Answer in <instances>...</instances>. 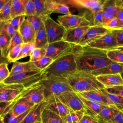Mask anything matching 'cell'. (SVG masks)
I'll use <instances>...</instances> for the list:
<instances>
[{
	"label": "cell",
	"instance_id": "cell-23",
	"mask_svg": "<svg viewBox=\"0 0 123 123\" xmlns=\"http://www.w3.org/2000/svg\"><path fill=\"white\" fill-rule=\"evenodd\" d=\"M35 105L26 98L20 97L16 100L10 111L14 116H17L30 110Z\"/></svg>",
	"mask_w": 123,
	"mask_h": 123
},
{
	"label": "cell",
	"instance_id": "cell-19",
	"mask_svg": "<svg viewBox=\"0 0 123 123\" xmlns=\"http://www.w3.org/2000/svg\"><path fill=\"white\" fill-rule=\"evenodd\" d=\"M48 104V102L47 101L36 104L31 108L21 123H34L41 121L42 113Z\"/></svg>",
	"mask_w": 123,
	"mask_h": 123
},
{
	"label": "cell",
	"instance_id": "cell-4",
	"mask_svg": "<svg viewBox=\"0 0 123 123\" xmlns=\"http://www.w3.org/2000/svg\"><path fill=\"white\" fill-rule=\"evenodd\" d=\"M44 87L45 100L53 96L58 97L66 91H74L69 85L67 79L56 76L45 77L41 81Z\"/></svg>",
	"mask_w": 123,
	"mask_h": 123
},
{
	"label": "cell",
	"instance_id": "cell-5",
	"mask_svg": "<svg viewBox=\"0 0 123 123\" xmlns=\"http://www.w3.org/2000/svg\"><path fill=\"white\" fill-rule=\"evenodd\" d=\"M44 77L42 71L25 72L10 75L3 83L7 84H20L25 88H27L40 82Z\"/></svg>",
	"mask_w": 123,
	"mask_h": 123
},
{
	"label": "cell",
	"instance_id": "cell-56",
	"mask_svg": "<svg viewBox=\"0 0 123 123\" xmlns=\"http://www.w3.org/2000/svg\"><path fill=\"white\" fill-rule=\"evenodd\" d=\"M8 1V0H0V12L3 9V7Z\"/></svg>",
	"mask_w": 123,
	"mask_h": 123
},
{
	"label": "cell",
	"instance_id": "cell-20",
	"mask_svg": "<svg viewBox=\"0 0 123 123\" xmlns=\"http://www.w3.org/2000/svg\"><path fill=\"white\" fill-rule=\"evenodd\" d=\"M119 111L114 105H104L96 118L98 123H113L115 115Z\"/></svg>",
	"mask_w": 123,
	"mask_h": 123
},
{
	"label": "cell",
	"instance_id": "cell-44",
	"mask_svg": "<svg viewBox=\"0 0 123 123\" xmlns=\"http://www.w3.org/2000/svg\"><path fill=\"white\" fill-rule=\"evenodd\" d=\"M18 98L9 102L0 101V116H2L11 110Z\"/></svg>",
	"mask_w": 123,
	"mask_h": 123
},
{
	"label": "cell",
	"instance_id": "cell-38",
	"mask_svg": "<svg viewBox=\"0 0 123 123\" xmlns=\"http://www.w3.org/2000/svg\"><path fill=\"white\" fill-rule=\"evenodd\" d=\"M109 59L113 62L123 64V51L118 49H114L107 51Z\"/></svg>",
	"mask_w": 123,
	"mask_h": 123
},
{
	"label": "cell",
	"instance_id": "cell-40",
	"mask_svg": "<svg viewBox=\"0 0 123 123\" xmlns=\"http://www.w3.org/2000/svg\"><path fill=\"white\" fill-rule=\"evenodd\" d=\"M53 61V60L49 57L44 56L40 59L33 62L34 65L41 71L46 69Z\"/></svg>",
	"mask_w": 123,
	"mask_h": 123
},
{
	"label": "cell",
	"instance_id": "cell-9",
	"mask_svg": "<svg viewBox=\"0 0 123 123\" xmlns=\"http://www.w3.org/2000/svg\"><path fill=\"white\" fill-rule=\"evenodd\" d=\"M25 89L20 84L0 83V101L9 102L16 99Z\"/></svg>",
	"mask_w": 123,
	"mask_h": 123
},
{
	"label": "cell",
	"instance_id": "cell-12",
	"mask_svg": "<svg viewBox=\"0 0 123 123\" xmlns=\"http://www.w3.org/2000/svg\"><path fill=\"white\" fill-rule=\"evenodd\" d=\"M20 97L26 98L35 104L45 101L44 87L41 81L26 88L21 93Z\"/></svg>",
	"mask_w": 123,
	"mask_h": 123
},
{
	"label": "cell",
	"instance_id": "cell-57",
	"mask_svg": "<svg viewBox=\"0 0 123 123\" xmlns=\"http://www.w3.org/2000/svg\"><path fill=\"white\" fill-rule=\"evenodd\" d=\"M0 123H4L3 118L2 116H0Z\"/></svg>",
	"mask_w": 123,
	"mask_h": 123
},
{
	"label": "cell",
	"instance_id": "cell-54",
	"mask_svg": "<svg viewBox=\"0 0 123 123\" xmlns=\"http://www.w3.org/2000/svg\"><path fill=\"white\" fill-rule=\"evenodd\" d=\"M113 123H123V113L119 111L114 116Z\"/></svg>",
	"mask_w": 123,
	"mask_h": 123
},
{
	"label": "cell",
	"instance_id": "cell-24",
	"mask_svg": "<svg viewBox=\"0 0 123 123\" xmlns=\"http://www.w3.org/2000/svg\"><path fill=\"white\" fill-rule=\"evenodd\" d=\"M18 32L21 36L24 43L34 42L36 32L26 18L20 26Z\"/></svg>",
	"mask_w": 123,
	"mask_h": 123
},
{
	"label": "cell",
	"instance_id": "cell-14",
	"mask_svg": "<svg viewBox=\"0 0 123 123\" xmlns=\"http://www.w3.org/2000/svg\"><path fill=\"white\" fill-rule=\"evenodd\" d=\"M110 31L109 29L102 25L90 26L78 45L80 46H86L89 43Z\"/></svg>",
	"mask_w": 123,
	"mask_h": 123
},
{
	"label": "cell",
	"instance_id": "cell-27",
	"mask_svg": "<svg viewBox=\"0 0 123 123\" xmlns=\"http://www.w3.org/2000/svg\"><path fill=\"white\" fill-rule=\"evenodd\" d=\"M27 1L28 0H12L10 13L11 18L20 15H25V8Z\"/></svg>",
	"mask_w": 123,
	"mask_h": 123
},
{
	"label": "cell",
	"instance_id": "cell-52",
	"mask_svg": "<svg viewBox=\"0 0 123 123\" xmlns=\"http://www.w3.org/2000/svg\"><path fill=\"white\" fill-rule=\"evenodd\" d=\"M113 17L111 14L107 12L106 11H103V22L102 26L105 27L111 20Z\"/></svg>",
	"mask_w": 123,
	"mask_h": 123
},
{
	"label": "cell",
	"instance_id": "cell-6",
	"mask_svg": "<svg viewBox=\"0 0 123 123\" xmlns=\"http://www.w3.org/2000/svg\"><path fill=\"white\" fill-rule=\"evenodd\" d=\"M77 46L62 40L49 43L45 48L46 50V56L50 57L54 61L62 56L74 52Z\"/></svg>",
	"mask_w": 123,
	"mask_h": 123
},
{
	"label": "cell",
	"instance_id": "cell-3",
	"mask_svg": "<svg viewBox=\"0 0 123 123\" xmlns=\"http://www.w3.org/2000/svg\"><path fill=\"white\" fill-rule=\"evenodd\" d=\"M66 78L70 86L75 92L99 90L105 88L97 80L96 76L89 72L77 71Z\"/></svg>",
	"mask_w": 123,
	"mask_h": 123
},
{
	"label": "cell",
	"instance_id": "cell-26",
	"mask_svg": "<svg viewBox=\"0 0 123 123\" xmlns=\"http://www.w3.org/2000/svg\"><path fill=\"white\" fill-rule=\"evenodd\" d=\"M79 97L84 105L85 110L86 111L85 113L90 116L96 117V116L100 112L104 105L88 100L85 98H82L80 96Z\"/></svg>",
	"mask_w": 123,
	"mask_h": 123
},
{
	"label": "cell",
	"instance_id": "cell-7",
	"mask_svg": "<svg viewBox=\"0 0 123 123\" xmlns=\"http://www.w3.org/2000/svg\"><path fill=\"white\" fill-rule=\"evenodd\" d=\"M44 24L49 43L62 40L65 29L60 24L49 16L44 20Z\"/></svg>",
	"mask_w": 123,
	"mask_h": 123
},
{
	"label": "cell",
	"instance_id": "cell-59",
	"mask_svg": "<svg viewBox=\"0 0 123 123\" xmlns=\"http://www.w3.org/2000/svg\"><path fill=\"white\" fill-rule=\"evenodd\" d=\"M42 123V122L41 121H40L36 122H35V123Z\"/></svg>",
	"mask_w": 123,
	"mask_h": 123
},
{
	"label": "cell",
	"instance_id": "cell-1",
	"mask_svg": "<svg viewBox=\"0 0 123 123\" xmlns=\"http://www.w3.org/2000/svg\"><path fill=\"white\" fill-rule=\"evenodd\" d=\"M74 54L78 71L91 73L113 62L108 57L107 50L88 46L77 45Z\"/></svg>",
	"mask_w": 123,
	"mask_h": 123
},
{
	"label": "cell",
	"instance_id": "cell-55",
	"mask_svg": "<svg viewBox=\"0 0 123 123\" xmlns=\"http://www.w3.org/2000/svg\"><path fill=\"white\" fill-rule=\"evenodd\" d=\"M8 63V62L7 60V58H4L2 56V53H1V51L0 50V65L2 63Z\"/></svg>",
	"mask_w": 123,
	"mask_h": 123
},
{
	"label": "cell",
	"instance_id": "cell-32",
	"mask_svg": "<svg viewBox=\"0 0 123 123\" xmlns=\"http://www.w3.org/2000/svg\"><path fill=\"white\" fill-rule=\"evenodd\" d=\"M85 113V110L76 111H74L71 110L70 113L67 115L63 120L65 123H80L81 120Z\"/></svg>",
	"mask_w": 123,
	"mask_h": 123
},
{
	"label": "cell",
	"instance_id": "cell-37",
	"mask_svg": "<svg viewBox=\"0 0 123 123\" xmlns=\"http://www.w3.org/2000/svg\"><path fill=\"white\" fill-rule=\"evenodd\" d=\"M46 18L37 16L36 15L26 16V19H27L29 22L31 27L35 31V32H36L40 28L41 25L43 24L44 21Z\"/></svg>",
	"mask_w": 123,
	"mask_h": 123
},
{
	"label": "cell",
	"instance_id": "cell-17",
	"mask_svg": "<svg viewBox=\"0 0 123 123\" xmlns=\"http://www.w3.org/2000/svg\"><path fill=\"white\" fill-rule=\"evenodd\" d=\"M45 7L46 11L50 15L52 13L65 14L71 13L69 7L63 0H45Z\"/></svg>",
	"mask_w": 123,
	"mask_h": 123
},
{
	"label": "cell",
	"instance_id": "cell-47",
	"mask_svg": "<svg viewBox=\"0 0 123 123\" xmlns=\"http://www.w3.org/2000/svg\"><path fill=\"white\" fill-rule=\"evenodd\" d=\"M105 27L110 30L120 29L123 28V24L116 17H114Z\"/></svg>",
	"mask_w": 123,
	"mask_h": 123
},
{
	"label": "cell",
	"instance_id": "cell-16",
	"mask_svg": "<svg viewBox=\"0 0 123 123\" xmlns=\"http://www.w3.org/2000/svg\"><path fill=\"white\" fill-rule=\"evenodd\" d=\"M89 27H78L65 30L62 40L78 45Z\"/></svg>",
	"mask_w": 123,
	"mask_h": 123
},
{
	"label": "cell",
	"instance_id": "cell-2",
	"mask_svg": "<svg viewBox=\"0 0 123 123\" xmlns=\"http://www.w3.org/2000/svg\"><path fill=\"white\" fill-rule=\"evenodd\" d=\"M74 52L54 60L42 71L45 77L53 76L66 78L75 73L77 70Z\"/></svg>",
	"mask_w": 123,
	"mask_h": 123
},
{
	"label": "cell",
	"instance_id": "cell-61",
	"mask_svg": "<svg viewBox=\"0 0 123 123\" xmlns=\"http://www.w3.org/2000/svg\"><path fill=\"white\" fill-rule=\"evenodd\" d=\"M122 111V112H123V111Z\"/></svg>",
	"mask_w": 123,
	"mask_h": 123
},
{
	"label": "cell",
	"instance_id": "cell-25",
	"mask_svg": "<svg viewBox=\"0 0 123 123\" xmlns=\"http://www.w3.org/2000/svg\"><path fill=\"white\" fill-rule=\"evenodd\" d=\"M122 72H123V64L112 62L109 65L101 69L94 71L91 72V73L95 76H97L100 75L121 74Z\"/></svg>",
	"mask_w": 123,
	"mask_h": 123
},
{
	"label": "cell",
	"instance_id": "cell-43",
	"mask_svg": "<svg viewBox=\"0 0 123 123\" xmlns=\"http://www.w3.org/2000/svg\"><path fill=\"white\" fill-rule=\"evenodd\" d=\"M25 15H20L11 18L8 21V22L15 29L16 31H18L20 26L25 19Z\"/></svg>",
	"mask_w": 123,
	"mask_h": 123
},
{
	"label": "cell",
	"instance_id": "cell-30",
	"mask_svg": "<svg viewBox=\"0 0 123 123\" xmlns=\"http://www.w3.org/2000/svg\"><path fill=\"white\" fill-rule=\"evenodd\" d=\"M122 2V0H104L102 5L103 11H106L116 17Z\"/></svg>",
	"mask_w": 123,
	"mask_h": 123
},
{
	"label": "cell",
	"instance_id": "cell-39",
	"mask_svg": "<svg viewBox=\"0 0 123 123\" xmlns=\"http://www.w3.org/2000/svg\"><path fill=\"white\" fill-rule=\"evenodd\" d=\"M12 0H8L7 2L0 12V23L8 22L11 19V7Z\"/></svg>",
	"mask_w": 123,
	"mask_h": 123
},
{
	"label": "cell",
	"instance_id": "cell-31",
	"mask_svg": "<svg viewBox=\"0 0 123 123\" xmlns=\"http://www.w3.org/2000/svg\"><path fill=\"white\" fill-rule=\"evenodd\" d=\"M11 37L6 34L0 33V49L2 56L4 58H7L9 51Z\"/></svg>",
	"mask_w": 123,
	"mask_h": 123
},
{
	"label": "cell",
	"instance_id": "cell-10",
	"mask_svg": "<svg viewBox=\"0 0 123 123\" xmlns=\"http://www.w3.org/2000/svg\"><path fill=\"white\" fill-rule=\"evenodd\" d=\"M86 46L107 51L118 48L115 36L111 30L89 43Z\"/></svg>",
	"mask_w": 123,
	"mask_h": 123
},
{
	"label": "cell",
	"instance_id": "cell-50",
	"mask_svg": "<svg viewBox=\"0 0 123 123\" xmlns=\"http://www.w3.org/2000/svg\"><path fill=\"white\" fill-rule=\"evenodd\" d=\"M114 34L118 47H123V28L111 30Z\"/></svg>",
	"mask_w": 123,
	"mask_h": 123
},
{
	"label": "cell",
	"instance_id": "cell-42",
	"mask_svg": "<svg viewBox=\"0 0 123 123\" xmlns=\"http://www.w3.org/2000/svg\"><path fill=\"white\" fill-rule=\"evenodd\" d=\"M46 55V50L45 48H35L31 53L29 57L31 62L36 61L41 58L45 56Z\"/></svg>",
	"mask_w": 123,
	"mask_h": 123
},
{
	"label": "cell",
	"instance_id": "cell-60",
	"mask_svg": "<svg viewBox=\"0 0 123 123\" xmlns=\"http://www.w3.org/2000/svg\"><path fill=\"white\" fill-rule=\"evenodd\" d=\"M121 76H122V78H123V72H122V73L121 74Z\"/></svg>",
	"mask_w": 123,
	"mask_h": 123
},
{
	"label": "cell",
	"instance_id": "cell-13",
	"mask_svg": "<svg viewBox=\"0 0 123 123\" xmlns=\"http://www.w3.org/2000/svg\"><path fill=\"white\" fill-rule=\"evenodd\" d=\"M104 0H64L67 5L84 9L92 13L103 11L102 5Z\"/></svg>",
	"mask_w": 123,
	"mask_h": 123
},
{
	"label": "cell",
	"instance_id": "cell-18",
	"mask_svg": "<svg viewBox=\"0 0 123 123\" xmlns=\"http://www.w3.org/2000/svg\"><path fill=\"white\" fill-rule=\"evenodd\" d=\"M47 101L48 104L47 107L50 110L64 119L70 113L71 110L62 103L56 96H53L49 98Z\"/></svg>",
	"mask_w": 123,
	"mask_h": 123
},
{
	"label": "cell",
	"instance_id": "cell-33",
	"mask_svg": "<svg viewBox=\"0 0 123 123\" xmlns=\"http://www.w3.org/2000/svg\"><path fill=\"white\" fill-rule=\"evenodd\" d=\"M102 92L113 103L120 111L123 110V97L116 95L111 94L108 92L104 88L101 89Z\"/></svg>",
	"mask_w": 123,
	"mask_h": 123
},
{
	"label": "cell",
	"instance_id": "cell-46",
	"mask_svg": "<svg viewBox=\"0 0 123 123\" xmlns=\"http://www.w3.org/2000/svg\"><path fill=\"white\" fill-rule=\"evenodd\" d=\"M25 15L26 16L36 15V11L33 0H28L25 8Z\"/></svg>",
	"mask_w": 123,
	"mask_h": 123
},
{
	"label": "cell",
	"instance_id": "cell-41",
	"mask_svg": "<svg viewBox=\"0 0 123 123\" xmlns=\"http://www.w3.org/2000/svg\"><path fill=\"white\" fill-rule=\"evenodd\" d=\"M22 45L15 46L11 49L8 54L7 59L9 63L14 62L17 61L18 57L21 51Z\"/></svg>",
	"mask_w": 123,
	"mask_h": 123
},
{
	"label": "cell",
	"instance_id": "cell-28",
	"mask_svg": "<svg viewBox=\"0 0 123 123\" xmlns=\"http://www.w3.org/2000/svg\"><path fill=\"white\" fill-rule=\"evenodd\" d=\"M34 43L36 48H45L49 44L44 23L35 33Z\"/></svg>",
	"mask_w": 123,
	"mask_h": 123
},
{
	"label": "cell",
	"instance_id": "cell-11",
	"mask_svg": "<svg viewBox=\"0 0 123 123\" xmlns=\"http://www.w3.org/2000/svg\"><path fill=\"white\" fill-rule=\"evenodd\" d=\"M57 97L71 111H76L85 110V106L82 100L74 91H66Z\"/></svg>",
	"mask_w": 123,
	"mask_h": 123
},
{
	"label": "cell",
	"instance_id": "cell-34",
	"mask_svg": "<svg viewBox=\"0 0 123 123\" xmlns=\"http://www.w3.org/2000/svg\"><path fill=\"white\" fill-rule=\"evenodd\" d=\"M31 109L17 116H14L10 111L8 112L2 116L3 122L4 123H21Z\"/></svg>",
	"mask_w": 123,
	"mask_h": 123
},
{
	"label": "cell",
	"instance_id": "cell-48",
	"mask_svg": "<svg viewBox=\"0 0 123 123\" xmlns=\"http://www.w3.org/2000/svg\"><path fill=\"white\" fill-rule=\"evenodd\" d=\"M8 64L4 63L0 65V83L3 82L10 76V72L8 67Z\"/></svg>",
	"mask_w": 123,
	"mask_h": 123
},
{
	"label": "cell",
	"instance_id": "cell-45",
	"mask_svg": "<svg viewBox=\"0 0 123 123\" xmlns=\"http://www.w3.org/2000/svg\"><path fill=\"white\" fill-rule=\"evenodd\" d=\"M24 43L23 39L18 31H16L15 34L11 37L9 50L12 48L19 45H22Z\"/></svg>",
	"mask_w": 123,
	"mask_h": 123
},
{
	"label": "cell",
	"instance_id": "cell-53",
	"mask_svg": "<svg viewBox=\"0 0 123 123\" xmlns=\"http://www.w3.org/2000/svg\"><path fill=\"white\" fill-rule=\"evenodd\" d=\"M116 17L123 24V0L120 5Z\"/></svg>",
	"mask_w": 123,
	"mask_h": 123
},
{
	"label": "cell",
	"instance_id": "cell-36",
	"mask_svg": "<svg viewBox=\"0 0 123 123\" xmlns=\"http://www.w3.org/2000/svg\"><path fill=\"white\" fill-rule=\"evenodd\" d=\"M34 42H31L27 43H23L22 45L21 49L19 56L17 58V61L20 59L30 56L32 51L35 49Z\"/></svg>",
	"mask_w": 123,
	"mask_h": 123
},
{
	"label": "cell",
	"instance_id": "cell-35",
	"mask_svg": "<svg viewBox=\"0 0 123 123\" xmlns=\"http://www.w3.org/2000/svg\"><path fill=\"white\" fill-rule=\"evenodd\" d=\"M35 4L36 11V16L43 17L50 16L45 9V0H33Z\"/></svg>",
	"mask_w": 123,
	"mask_h": 123
},
{
	"label": "cell",
	"instance_id": "cell-22",
	"mask_svg": "<svg viewBox=\"0 0 123 123\" xmlns=\"http://www.w3.org/2000/svg\"><path fill=\"white\" fill-rule=\"evenodd\" d=\"M30 61L26 62H15L13 63L12 67L10 71V76L20 73L30 72H40Z\"/></svg>",
	"mask_w": 123,
	"mask_h": 123
},
{
	"label": "cell",
	"instance_id": "cell-21",
	"mask_svg": "<svg viewBox=\"0 0 123 123\" xmlns=\"http://www.w3.org/2000/svg\"><path fill=\"white\" fill-rule=\"evenodd\" d=\"M96 78L105 88L123 85V78L120 74L100 75Z\"/></svg>",
	"mask_w": 123,
	"mask_h": 123
},
{
	"label": "cell",
	"instance_id": "cell-29",
	"mask_svg": "<svg viewBox=\"0 0 123 123\" xmlns=\"http://www.w3.org/2000/svg\"><path fill=\"white\" fill-rule=\"evenodd\" d=\"M41 121L42 123H65L62 118L47 107L42 113Z\"/></svg>",
	"mask_w": 123,
	"mask_h": 123
},
{
	"label": "cell",
	"instance_id": "cell-62",
	"mask_svg": "<svg viewBox=\"0 0 123 123\" xmlns=\"http://www.w3.org/2000/svg\"></svg>",
	"mask_w": 123,
	"mask_h": 123
},
{
	"label": "cell",
	"instance_id": "cell-58",
	"mask_svg": "<svg viewBox=\"0 0 123 123\" xmlns=\"http://www.w3.org/2000/svg\"><path fill=\"white\" fill-rule=\"evenodd\" d=\"M118 49H120V50H122V51H123V47H118V48H117Z\"/></svg>",
	"mask_w": 123,
	"mask_h": 123
},
{
	"label": "cell",
	"instance_id": "cell-49",
	"mask_svg": "<svg viewBox=\"0 0 123 123\" xmlns=\"http://www.w3.org/2000/svg\"><path fill=\"white\" fill-rule=\"evenodd\" d=\"M109 93L123 97V85L115 86L113 87L105 88Z\"/></svg>",
	"mask_w": 123,
	"mask_h": 123
},
{
	"label": "cell",
	"instance_id": "cell-8",
	"mask_svg": "<svg viewBox=\"0 0 123 123\" xmlns=\"http://www.w3.org/2000/svg\"><path fill=\"white\" fill-rule=\"evenodd\" d=\"M57 22L65 30L83 26H90V23L83 15L72 13L58 16Z\"/></svg>",
	"mask_w": 123,
	"mask_h": 123
},
{
	"label": "cell",
	"instance_id": "cell-51",
	"mask_svg": "<svg viewBox=\"0 0 123 123\" xmlns=\"http://www.w3.org/2000/svg\"><path fill=\"white\" fill-rule=\"evenodd\" d=\"M80 123H98L96 117L85 114L81 120Z\"/></svg>",
	"mask_w": 123,
	"mask_h": 123
},
{
	"label": "cell",
	"instance_id": "cell-15",
	"mask_svg": "<svg viewBox=\"0 0 123 123\" xmlns=\"http://www.w3.org/2000/svg\"><path fill=\"white\" fill-rule=\"evenodd\" d=\"M76 93L79 96L88 100L103 105H114L108 98L102 92L101 89Z\"/></svg>",
	"mask_w": 123,
	"mask_h": 123
}]
</instances>
